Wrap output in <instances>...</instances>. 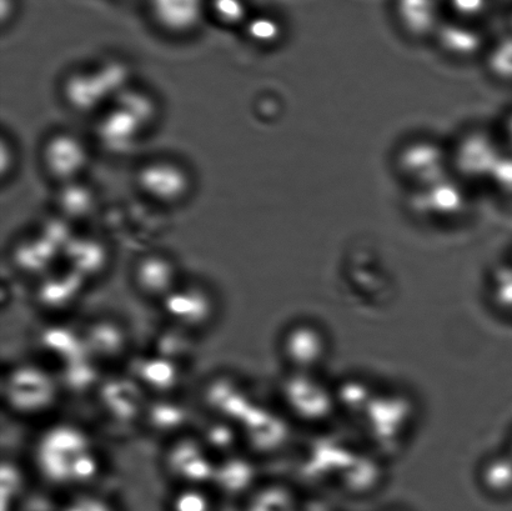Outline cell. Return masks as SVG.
<instances>
[{"mask_svg":"<svg viewBox=\"0 0 512 511\" xmlns=\"http://www.w3.org/2000/svg\"><path fill=\"white\" fill-rule=\"evenodd\" d=\"M40 475L57 487H83L102 470L92 438L74 424L60 423L45 429L34 450Z\"/></svg>","mask_w":512,"mask_h":511,"instance_id":"6da1fadb","label":"cell"},{"mask_svg":"<svg viewBox=\"0 0 512 511\" xmlns=\"http://www.w3.org/2000/svg\"><path fill=\"white\" fill-rule=\"evenodd\" d=\"M62 511H117L109 500L97 494L75 495L64 505Z\"/></svg>","mask_w":512,"mask_h":511,"instance_id":"484cf974","label":"cell"},{"mask_svg":"<svg viewBox=\"0 0 512 511\" xmlns=\"http://www.w3.org/2000/svg\"><path fill=\"white\" fill-rule=\"evenodd\" d=\"M82 288L83 277L74 270L73 273L55 275L40 285L37 294L38 303L40 307L55 310V312L72 308L78 302Z\"/></svg>","mask_w":512,"mask_h":511,"instance_id":"2e32d148","label":"cell"},{"mask_svg":"<svg viewBox=\"0 0 512 511\" xmlns=\"http://www.w3.org/2000/svg\"><path fill=\"white\" fill-rule=\"evenodd\" d=\"M155 22L167 32H192L202 22L208 0H149Z\"/></svg>","mask_w":512,"mask_h":511,"instance_id":"30bf717a","label":"cell"},{"mask_svg":"<svg viewBox=\"0 0 512 511\" xmlns=\"http://www.w3.org/2000/svg\"><path fill=\"white\" fill-rule=\"evenodd\" d=\"M164 467L182 487H203L213 483L217 463L200 438L180 437L165 453Z\"/></svg>","mask_w":512,"mask_h":511,"instance_id":"277c9868","label":"cell"},{"mask_svg":"<svg viewBox=\"0 0 512 511\" xmlns=\"http://www.w3.org/2000/svg\"><path fill=\"white\" fill-rule=\"evenodd\" d=\"M59 202L70 217H84L94 208L95 199L92 190L70 182L60 193Z\"/></svg>","mask_w":512,"mask_h":511,"instance_id":"7402d4cb","label":"cell"},{"mask_svg":"<svg viewBox=\"0 0 512 511\" xmlns=\"http://www.w3.org/2000/svg\"><path fill=\"white\" fill-rule=\"evenodd\" d=\"M139 292L150 299L163 300L178 288L177 268L168 258L149 255L137 265L134 273Z\"/></svg>","mask_w":512,"mask_h":511,"instance_id":"8fae6325","label":"cell"},{"mask_svg":"<svg viewBox=\"0 0 512 511\" xmlns=\"http://www.w3.org/2000/svg\"><path fill=\"white\" fill-rule=\"evenodd\" d=\"M60 384L65 385L73 392H85L88 388L98 387L102 380L99 378L94 360L85 355V357L75 359L73 362L65 364L63 367V378Z\"/></svg>","mask_w":512,"mask_h":511,"instance_id":"d6986e66","label":"cell"},{"mask_svg":"<svg viewBox=\"0 0 512 511\" xmlns=\"http://www.w3.org/2000/svg\"><path fill=\"white\" fill-rule=\"evenodd\" d=\"M247 511H294L288 497L279 489H261L249 499Z\"/></svg>","mask_w":512,"mask_h":511,"instance_id":"d4e9b609","label":"cell"},{"mask_svg":"<svg viewBox=\"0 0 512 511\" xmlns=\"http://www.w3.org/2000/svg\"><path fill=\"white\" fill-rule=\"evenodd\" d=\"M60 383L35 364H22L10 370L4 383L5 402L14 413L38 415L57 402Z\"/></svg>","mask_w":512,"mask_h":511,"instance_id":"7a4b0ae2","label":"cell"},{"mask_svg":"<svg viewBox=\"0 0 512 511\" xmlns=\"http://www.w3.org/2000/svg\"><path fill=\"white\" fill-rule=\"evenodd\" d=\"M85 352L90 358L115 360L125 353L128 335L125 329L113 320H98L84 329Z\"/></svg>","mask_w":512,"mask_h":511,"instance_id":"7c38bea8","label":"cell"},{"mask_svg":"<svg viewBox=\"0 0 512 511\" xmlns=\"http://www.w3.org/2000/svg\"><path fill=\"white\" fill-rule=\"evenodd\" d=\"M208 8L213 17L227 27H237L248 17L245 0H208Z\"/></svg>","mask_w":512,"mask_h":511,"instance_id":"cb8c5ba5","label":"cell"},{"mask_svg":"<svg viewBox=\"0 0 512 511\" xmlns=\"http://www.w3.org/2000/svg\"><path fill=\"white\" fill-rule=\"evenodd\" d=\"M213 500L202 487H182L170 500V511H213Z\"/></svg>","mask_w":512,"mask_h":511,"instance_id":"603a6c76","label":"cell"},{"mask_svg":"<svg viewBox=\"0 0 512 511\" xmlns=\"http://www.w3.org/2000/svg\"><path fill=\"white\" fill-rule=\"evenodd\" d=\"M44 164L54 178L73 182L87 167L89 154L85 144L72 134H57L45 144Z\"/></svg>","mask_w":512,"mask_h":511,"instance_id":"ba28073f","label":"cell"},{"mask_svg":"<svg viewBox=\"0 0 512 511\" xmlns=\"http://www.w3.org/2000/svg\"><path fill=\"white\" fill-rule=\"evenodd\" d=\"M138 182L143 192L157 202H179L190 189L187 170L168 160H158L140 169Z\"/></svg>","mask_w":512,"mask_h":511,"instance_id":"52a82bcc","label":"cell"},{"mask_svg":"<svg viewBox=\"0 0 512 511\" xmlns=\"http://www.w3.org/2000/svg\"><path fill=\"white\" fill-rule=\"evenodd\" d=\"M12 153V149H9L7 147V143L4 142L3 140V144H2V173L3 175H5V173H7V170H8V163L10 164V167H12V163H13V157H9L8 154Z\"/></svg>","mask_w":512,"mask_h":511,"instance_id":"83f0119b","label":"cell"},{"mask_svg":"<svg viewBox=\"0 0 512 511\" xmlns=\"http://www.w3.org/2000/svg\"><path fill=\"white\" fill-rule=\"evenodd\" d=\"M98 397L100 408L108 417L120 424H133L144 419L148 403L144 390L135 379L112 378L102 380Z\"/></svg>","mask_w":512,"mask_h":511,"instance_id":"5b68a950","label":"cell"},{"mask_svg":"<svg viewBox=\"0 0 512 511\" xmlns=\"http://www.w3.org/2000/svg\"><path fill=\"white\" fill-rule=\"evenodd\" d=\"M139 360L133 379L137 380L143 389L152 390L163 397L177 387L179 380L182 379L177 363L172 359L157 354Z\"/></svg>","mask_w":512,"mask_h":511,"instance_id":"4fadbf2b","label":"cell"},{"mask_svg":"<svg viewBox=\"0 0 512 511\" xmlns=\"http://www.w3.org/2000/svg\"><path fill=\"white\" fill-rule=\"evenodd\" d=\"M276 24L273 19L266 15H258L248 20L247 32L255 42H269L276 34Z\"/></svg>","mask_w":512,"mask_h":511,"instance_id":"4316f807","label":"cell"},{"mask_svg":"<svg viewBox=\"0 0 512 511\" xmlns=\"http://www.w3.org/2000/svg\"><path fill=\"white\" fill-rule=\"evenodd\" d=\"M143 129V125L133 115L115 107L100 123L99 138L109 150L123 152L132 148Z\"/></svg>","mask_w":512,"mask_h":511,"instance_id":"5bb4252c","label":"cell"},{"mask_svg":"<svg viewBox=\"0 0 512 511\" xmlns=\"http://www.w3.org/2000/svg\"><path fill=\"white\" fill-rule=\"evenodd\" d=\"M240 437L242 434L233 427V423L217 419L203 429L202 437L199 438L212 455H222L223 459L235 454Z\"/></svg>","mask_w":512,"mask_h":511,"instance_id":"ac0fdd59","label":"cell"},{"mask_svg":"<svg viewBox=\"0 0 512 511\" xmlns=\"http://www.w3.org/2000/svg\"><path fill=\"white\" fill-rule=\"evenodd\" d=\"M128 72L122 64L108 63L94 72L77 73L65 83V97L80 112L99 107L105 99L117 98L125 88Z\"/></svg>","mask_w":512,"mask_h":511,"instance_id":"3957f363","label":"cell"},{"mask_svg":"<svg viewBox=\"0 0 512 511\" xmlns=\"http://www.w3.org/2000/svg\"><path fill=\"white\" fill-rule=\"evenodd\" d=\"M255 477V470L247 458L238 454L220 459L215 467L213 483L215 488L225 495H237L248 492Z\"/></svg>","mask_w":512,"mask_h":511,"instance_id":"9a60e30c","label":"cell"},{"mask_svg":"<svg viewBox=\"0 0 512 511\" xmlns=\"http://www.w3.org/2000/svg\"><path fill=\"white\" fill-rule=\"evenodd\" d=\"M115 99V107L133 115L144 128H147L157 115L154 100L138 90L124 89Z\"/></svg>","mask_w":512,"mask_h":511,"instance_id":"44dd1931","label":"cell"},{"mask_svg":"<svg viewBox=\"0 0 512 511\" xmlns=\"http://www.w3.org/2000/svg\"><path fill=\"white\" fill-rule=\"evenodd\" d=\"M143 420L154 433L177 434L187 425L189 410L175 400L159 398L148 403Z\"/></svg>","mask_w":512,"mask_h":511,"instance_id":"e0dca14e","label":"cell"},{"mask_svg":"<svg viewBox=\"0 0 512 511\" xmlns=\"http://www.w3.org/2000/svg\"><path fill=\"white\" fill-rule=\"evenodd\" d=\"M70 259L73 262V270L79 275H94L104 268L107 263V252L102 245L93 240H82L73 243L70 249Z\"/></svg>","mask_w":512,"mask_h":511,"instance_id":"ffe728a7","label":"cell"},{"mask_svg":"<svg viewBox=\"0 0 512 511\" xmlns=\"http://www.w3.org/2000/svg\"><path fill=\"white\" fill-rule=\"evenodd\" d=\"M164 313L180 328H202L215 313L214 299L197 285L178 287L163 300Z\"/></svg>","mask_w":512,"mask_h":511,"instance_id":"8992f818","label":"cell"},{"mask_svg":"<svg viewBox=\"0 0 512 511\" xmlns=\"http://www.w3.org/2000/svg\"><path fill=\"white\" fill-rule=\"evenodd\" d=\"M204 402L218 419L239 424L254 407L247 389L230 377L213 379L205 389Z\"/></svg>","mask_w":512,"mask_h":511,"instance_id":"9c48e42d","label":"cell"}]
</instances>
